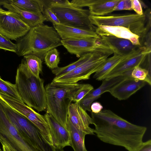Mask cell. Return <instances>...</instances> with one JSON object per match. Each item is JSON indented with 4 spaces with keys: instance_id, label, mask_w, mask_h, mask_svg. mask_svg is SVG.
I'll list each match as a JSON object with an SVG mask.
<instances>
[{
    "instance_id": "6da1fadb",
    "label": "cell",
    "mask_w": 151,
    "mask_h": 151,
    "mask_svg": "<svg viewBox=\"0 0 151 151\" xmlns=\"http://www.w3.org/2000/svg\"><path fill=\"white\" fill-rule=\"evenodd\" d=\"M94 132L103 142L135 151L141 145L146 127L131 123L109 110L91 112Z\"/></svg>"
},
{
    "instance_id": "7a4b0ae2",
    "label": "cell",
    "mask_w": 151,
    "mask_h": 151,
    "mask_svg": "<svg viewBox=\"0 0 151 151\" xmlns=\"http://www.w3.org/2000/svg\"><path fill=\"white\" fill-rule=\"evenodd\" d=\"M61 40L53 27L41 24L31 28L17 40L16 53L19 56L33 54L43 61L48 51L62 45Z\"/></svg>"
},
{
    "instance_id": "3957f363",
    "label": "cell",
    "mask_w": 151,
    "mask_h": 151,
    "mask_svg": "<svg viewBox=\"0 0 151 151\" xmlns=\"http://www.w3.org/2000/svg\"><path fill=\"white\" fill-rule=\"evenodd\" d=\"M44 80L35 76L27 67L23 58L19 65L15 77V85L22 100L38 112L47 108Z\"/></svg>"
},
{
    "instance_id": "277c9868",
    "label": "cell",
    "mask_w": 151,
    "mask_h": 151,
    "mask_svg": "<svg viewBox=\"0 0 151 151\" xmlns=\"http://www.w3.org/2000/svg\"><path fill=\"white\" fill-rule=\"evenodd\" d=\"M83 84H65L52 81L45 87L47 111L67 130L69 106L74 95Z\"/></svg>"
},
{
    "instance_id": "5b68a950",
    "label": "cell",
    "mask_w": 151,
    "mask_h": 151,
    "mask_svg": "<svg viewBox=\"0 0 151 151\" xmlns=\"http://www.w3.org/2000/svg\"><path fill=\"white\" fill-rule=\"evenodd\" d=\"M91 23L97 27L101 25L123 27L129 30L143 41L151 27V15L132 14L122 15L95 16L89 15Z\"/></svg>"
},
{
    "instance_id": "8992f818",
    "label": "cell",
    "mask_w": 151,
    "mask_h": 151,
    "mask_svg": "<svg viewBox=\"0 0 151 151\" xmlns=\"http://www.w3.org/2000/svg\"><path fill=\"white\" fill-rule=\"evenodd\" d=\"M114 53L112 49L106 45L93 52L90 57L86 61L72 71L58 77L53 80L55 82L73 84L81 80L88 79L91 75L99 70L106 60Z\"/></svg>"
},
{
    "instance_id": "52a82bcc",
    "label": "cell",
    "mask_w": 151,
    "mask_h": 151,
    "mask_svg": "<svg viewBox=\"0 0 151 151\" xmlns=\"http://www.w3.org/2000/svg\"><path fill=\"white\" fill-rule=\"evenodd\" d=\"M2 109L18 132L27 142L40 151H53L39 129L28 119L0 99Z\"/></svg>"
},
{
    "instance_id": "ba28073f",
    "label": "cell",
    "mask_w": 151,
    "mask_h": 151,
    "mask_svg": "<svg viewBox=\"0 0 151 151\" xmlns=\"http://www.w3.org/2000/svg\"><path fill=\"white\" fill-rule=\"evenodd\" d=\"M56 15L60 24L80 29L95 31L91 22L89 10L83 9L68 0L64 4H54L49 8Z\"/></svg>"
},
{
    "instance_id": "9c48e42d",
    "label": "cell",
    "mask_w": 151,
    "mask_h": 151,
    "mask_svg": "<svg viewBox=\"0 0 151 151\" xmlns=\"http://www.w3.org/2000/svg\"><path fill=\"white\" fill-rule=\"evenodd\" d=\"M0 99L30 121L40 131L47 143L53 146L49 127L44 115L36 112L23 101L5 94L0 93Z\"/></svg>"
},
{
    "instance_id": "30bf717a",
    "label": "cell",
    "mask_w": 151,
    "mask_h": 151,
    "mask_svg": "<svg viewBox=\"0 0 151 151\" xmlns=\"http://www.w3.org/2000/svg\"><path fill=\"white\" fill-rule=\"evenodd\" d=\"M0 139L15 151H40L19 134L3 111L0 103Z\"/></svg>"
},
{
    "instance_id": "8fae6325",
    "label": "cell",
    "mask_w": 151,
    "mask_h": 151,
    "mask_svg": "<svg viewBox=\"0 0 151 151\" xmlns=\"http://www.w3.org/2000/svg\"><path fill=\"white\" fill-rule=\"evenodd\" d=\"M30 28L16 13L0 8V33L10 40H17L24 36Z\"/></svg>"
},
{
    "instance_id": "7c38bea8",
    "label": "cell",
    "mask_w": 151,
    "mask_h": 151,
    "mask_svg": "<svg viewBox=\"0 0 151 151\" xmlns=\"http://www.w3.org/2000/svg\"><path fill=\"white\" fill-rule=\"evenodd\" d=\"M151 48L145 46L138 47L127 54L106 76L105 79L121 75L132 70L136 66L145 62L147 57L150 54Z\"/></svg>"
},
{
    "instance_id": "4fadbf2b",
    "label": "cell",
    "mask_w": 151,
    "mask_h": 151,
    "mask_svg": "<svg viewBox=\"0 0 151 151\" xmlns=\"http://www.w3.org/2000/svg\"><path fill=\"white\" fill-rule=\"evenodd\" d=\"M94 37L69 38L61 40L62 45L70 54L80 58L85 53L93 52L106 45Z\"/></svg>"
},
{
    "instance_id": "5bb4252c",
    "label": "cell",
    "mask_w": 151,
    "mask_h": 151,
    "mask_svg": "<svg viewBox=\"0 0 151 151\" xmlns=\"http://www.w3.org/2000/svg\"><path fill=\"white\" fill-rule=\"evenodd\" d=\"M79 102L70 104L68 113L67 122L87 134L94 135V129L89 126L90 124H93V120L86 111L80 106Z\"/></svg>"
},
{
    "instance_id": "9a60e30c",
    "label": "cell",
    "mask_w": 151,
    "mask_h": 151,
    "mask_svg": "<svg viewBox=\"0 0 151 151\" xmlns=\"http://www.w3.org/2000/svg\"><path fill=\"white\" fill-rule=\"evenodd\" d=\"M44 117L49 127L54 147L63 149L70 146V137L68 131L60 124L47 111Z\"/></svg>"
},
{
    "instance_id": "2e32d148",
    "label": "cell",
    "mask_w": 151,
    "mask_h": 151,
    "mask_svg": "<svg viewBox=\"0 0 151 151\" xmlns=\"http://www.w3.org/2000/svg\"><path fill=\"white\" fill-rule=\"evenodd\" d=\"M121 0H73L71 3L82 8L88 7L90 15L104 16L114 11Z\"/></svg>"
},
{
    "instance_id": "e0dca14e",
    "label": "cell",
    "mask_w": 151,
    "mask_h": 151,
    "mask_svg": "<svg viewBox=\"0 0 151 151\" xmlns=\"http://www.w3.org/2000/svg\"><path fill=\"white\" fill-rule=\"evenodd\" d=\"M146 83L128 77L112 88L109 92L119 100H125L144 87Z\"/></svg>"
},
{
    "instance_id": "ac0fdd59",
    "label": "cell",
    "mask_w": 151,
    "mask_h": 151,
    "mask_svg": "<svg viewBox=\"0 0 151 151\" xmlns=\"http://www.w3.org/2000/svg\"><path fill=\"white\" fill-rule=\"evenodd\" d=\"M95 32L99 36H113L128 40L135 45L142 46L140 42L139 37L123 27L101 25L96 27Z\"/></svg>"
},
{
    "instance_id": "d6986e66",
    "label": "cell",
    "mask_w": 151,
    "mask_h": 151,
    "mask_svg": "<svg viewBox=\"0 0 151 151\" xmlns=\"http://www.w3.org/2000/svg\"><path fill=\"white\" fill-rule=\"evenodd\" d=\"M99 41L112 49L114 53L124 55L131 52L138 47L134 45L129 40L108 35L99 36Z\"/></svg>"
},
{
    "instance_id": "ffe728a7",
    "label": "cell",
    "mask_w": 151,
    "mask_h": 151,
    "mask_svg": "<svg viewBox=\"0 0 151 151\" xmlns=\"http://www.w3.org/2000/svg\"><path fill=\"white\" fill-rule=\"evenodd\" d=\"M3 5L8 10L16 13L30 28L43 24L46 21V18L42 13L36 14L22 10L11 3H6Z\"/></svg>"
},
{
    "instance_id": "44dd1931",
    "label": "cell",
    "mask_w": 151,
    "mask_h": 151,
    "mask_svg": "<svg viewBox=\"0 0 151 151\" xmlns=\"http://www.w3.org/2000/svg\"><path fill=\"white\" fill-rule=\"evenodd\" d=\"M53 25L62 40L89 37L100 38L95 31L83 30L61 24Z\"/></svg>"
},
{
    "instance_id": "7402d4cb",
    "label": "cell",
    "mask_w": 151,
    "mask_h": 151,
    "mask_svg": "<svg viewBox=\"0 0 151 151\" xmlns=\"http://www.w3.org/2000/svg\"><path fill=\"white\" fill-rule=\"evenodd\" d=\"M132 71H129L121 75L103 80L101 84L99 87L93 89L86 95L90 97L99 98L103 93L106 92H109L125 78L131 76Z\"/></svg>"
},
{
    "instance_id": "603a6c76",
    "label": "cell",
    "mask_w": 151,
    "mask_h": 151,
    "mask_svg": "<svg viewBox=\"0 0 151 151\" xmlns=\"http://www.w3.org/2000/svg\"><path fill=\"white\" fill-rule=\"evenodd\" d=\"M67 129L70 135V146L74 151H88L85 144L87 133L75 128L68 122H67Z\"/></svg>"
},
{
    "instance_id": "cb8c5ba5",
    "label": "cell",
    "mask_w": 151,
    "mask_h": 151,
    "mask_svg": "<svg viewBox=\"0 0 151 151\" xmlns=\"http://www.w3.org/2000/svg\"><path fill=\"white\" fill-rule=\"evenodd\" d=\"M113 54V55L108 58L102 67L95 73L93 76L94 78L98 81L104 79L106 75L127 55H122L115 53Z\"/></svg>"
},
{
    "instance_id": "d4e9b609",
    "label": "cell",
    "mask_w": 151,
    "mask_h": 151,
    "mask_svg": "<svg viewBox=\"0 0 151 151\" xmlns=\"http://www.w3.org/2000/svg\"><path fill=\"white\" fill-rule=\"evenodd\" d=\"M11 3L22 10L32 13H42L43 4L42 0H9Z\"/></svg>"
},
{
    "instance_id": "484cf974",
    "label": "cell",
    "mask_w": 151,
    "mask_h": 151,
    "mask_svg": "<svg viewBox=\"0 0 151 151\" xmlns=\"http://www.w3.org/2000/svg\"><path fill=\"white\" fill-rule=\"evenodd\" d=\"M93 51L84 54L77 61L66 66L58 67L52 70V73L55 75V77H58L72 71L88 60L92 55Z\"/></svg>"
},
{
    "instance_id": "4316f807",
    "label": "cell",
    "mask_w": 151,
    "mask_h": 151,
    "mask_svg": "<svg viewBox=\"0 0 151 151\" xmlns=\"http://www.w3.org/2000/svg\"><path fill=\"white\" fill-rule=\"evenodd\" d=\"M23 57L29 69L35 76L39 78L40 74L42 73V61L33 54L27 55Z\"/></svg>"
},
{
    "instance_id": "83f0119b",
    "label": "cell",
    "mask_w": 151,
    "mask_h": 151,
    "mask_svg": "<svg viewBox=\"0 0 151 151\" xmlns=\"http://www.w3.org/2000/svg\"><path fill=\"white\" fill-rule=\"evenodd\" d=\"M0 93L5 94L23 101L18 93L15 84L3 80L0 77Z\"/></svg>"
},
{
    "instance_id": "f1b7e54d",
    "label": "cell",
    "mask_w": 151,
    "mask_h": 151,
    "mask_svg": "<svg viewBox=\"0 0 151 151\" xmlns=\"http://www.w3.org/2000/svg\"><path fill=\"white\" fill-rule=\"evenodd\" d=\"M44 60L47 66L52 70L58 68L60 60V53L56 48L48 51L45 55Z\"/></svg>"
},
{
    "instance_id": "f546056e",
    "label": "cell",
    "mask_w": 151,
    "mask_h": 151,
    "mask_svg": "<svg viewBox=\"0 0 151 151\" xmlns=\"http://www.w3.org/2000/svg\"><path fill=\"white\" fill-rule=\"evenodd\" d=\"M131 76L133 78L145 82L151 85V75L148 71L139 65L135 67L132 70Z\"/></svg>"
},
{
    "instance_id": "4dcf8cb0",
    "label": "cell",
    "mask_w": 151,
    "mask_h": 151,
    "mask_svg": "<svg viewBox=\"0 0 151 151\" xmlns=\"http://www.w3.org/2000/svg\"><path fill=\"white\" fill-rule=\"evenodd\" d=\"M17 48L16 44L0 33V49L16 53Z\"/></svg>"
},
{
    "instance_id": "1f68e13d",
    "label": "cell",
    "mask_w": 151,
    "mask_h": 151,
    "mask_svg": "<svg viewBox=\"0 0 151 151\" xmlns=\"http://www.w3.org/2000/svg\"><path fill=\"white\" fill-rule=\"evenodd\" d=\"M93 87L89 84H84L75 94L73 99V102L79 101L90 92L94 89Z\"/></svg>"
},
{
    "instance_id": "d6a6232c",
    "label": "cell",
    "mask_w": 151,
    "mask_h": 151,
    "mask_svg": "<svg viewBox=\"0 0 151 151\" xmlns=\"http://www.w3.org/2000/svg\"><path fill=\"white\" fill-rule=\"evenodd\" d=\"M42 14L46 18V21L51 22L53 25L60 24L56 15L49 8L43 6Z\"/></svg>"
},
{
    "instance_id": "836d02e7",
    "label": "cell",
    "mask_w": 151,
    "mask_h": 151,
    "mask_svg": "<svg viewBox=\"0 0 151 151\" xmlns=\"http://www.w3.org/2000/svg\"><path fill=\"white\" fill-rule=\"evenodd\" d=\"M98 99L97 98L90 97L86 95L79 101V105L85 111H91V106L93 102Z\"/></svg>"
},
{
    "instance_id": "e575fe53",
    "label": "cell",
    "mask_w": 151,
    "mask_h": 151,
    "mask_svg": "<svg viewBox=\"0 0 151 151\" xmlns=\"http://www.w3.org/2000/svg\"><path fill=\"white\" fill-rule=\"evenodd\" d=\"M132 10L131 0H121L114 7L113 10Z\"/></svg>"
},
{
    "instance_id": "d590c367",
    "label": "cell",
    "mask_w": 151,
    "mask_h": 151,
    "mask_svg": "<svg viewBox=\"0 0 151 151\" xmlns=\"http://www.w3.org/2000/svg\"><path fill=\"white\" fill-rule=\"evenodd\" d=\"M131 1L132 10H133L137 14L139 15H143L144 13L139 1L138 0H131Z\"/></svg>"
},
{
    "instance_id": "8d00e7d4",
    "label": "cell",
    "mask_w": 151,
    "mask_h": 151,
    "mask_svg": "<svg viewBox=\"0 0 151 151\" xmlns=\"http://www.w3.org/2000/svg\"><path fill=\"white\" fill-rule=\"evenodd\" d=\"M103 106L98 102H93L91 106V112L95 114H98L102 110Z\"/></svg>"
},
{
    "instance_id": "74e56055",
    "label": "cell",
    "mask_w": 151,
    "mask_h": 151,
    "mask_svg": "<svg viewBox=\"0 0 151 151\" xmlns=\"http://www.w3.org/2000/svg\"><path fill=\"white\" fill-rule=\"evenodd\" d=\"M135 151H151V140L143 142L140 146Z\"/></svg>"
},
{
    "instance_id": "f35d334b",
    "label": "cell",
    "mask_w": 151,
    "mask_h": 151,
    "mask_svg": "<svg viewBox=\"0 0 151 151\" xmlns=\"http://www.w3.org/2000/svg\"><path fill=\"white\" fill-rule=\"evenodd\" d=\"M0 142L2 145L3 151H10L8 147L0 140Z\"/></svg>"
},
{
    "instance_id": "ab89813d",
    "label": "cell",
    "mask_w": 151,
    "mask_h": 151,
    "mask_svg": "<svg viewBox=\"0 0 151 151\" xmlns=\"http://www.w3.org/2000/svg\"><path fill=\"white\" fill-rule=\"evenodd\" d=\"M53 151H64L63 149L57 148L52 146Z\"/></svg>"
},
{
    "instance_id": "60d3db41",
    "label": "cell",
    "mask_w": 151,
    "mask_h": 151,
    "mask_svg": "<svg viewBox=\"0 0 151 151\" xmlns=\"http://www.w3.org/2000/svg\"><path fill=\"white\" fill-rule=\"evenodd\" d=\"M6 3H9V0H0V5H3Z\"/></svg>"
},
{
    "instance_id": "b9f144b4",
    "label": "cell",
    "mask_w": 151,
    "mask_h": 151,
    "mask_svg": "<svg viewBox=\"0 0 151 151\" xmlns=\"http://www.w3.org/2000/svg\"><path fill=\"white\" fill-rule=\"evenodd\" d=\"M0 140L2 141L8 147L10 151H15L12 147L10 146L9 145L7 144L6 143L4 142V141L0 139Z\"/></svg>"
},
{
    "instance_id": "7bdbcfd3",
    "label": "cell",
    "mask_w": 151,
    "mask_h": 151,
    "mask_svg": "<svg viewBox=\"0 0 151 151\" xmlns=\"http://www.w3.org/2000/svg\"><path fill=\"white\" fill-rule=\"evenodd\" d=\"M0 151H2V150H1L0 147Z\"/></svg>"
}]
</instances>
